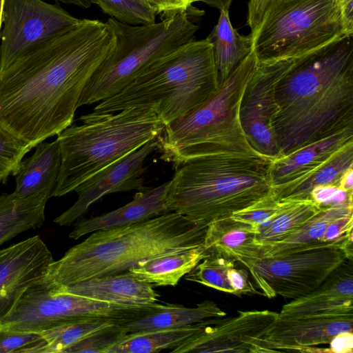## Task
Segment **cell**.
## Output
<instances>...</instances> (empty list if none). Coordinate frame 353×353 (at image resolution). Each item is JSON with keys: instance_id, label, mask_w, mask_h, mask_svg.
<instances>
[{"instance_id": "cell-1", "label": "cell", "mask_w": 353, "mask_h": 353, "mask_svg": "<svg viewBox=\"0 0 353 353\" xmlns=\"http://www.w3.org/2000/svg\"><path fill=\"white\" fill-rule=\"evenodd\" d=\"M115 45L107 22L80 19L0 70V127L32 150L71 125L83 90Z\"/></svg>"}, {"instance_id": "cell-2", "label": "cell", "mask_w": 353, "mask_h": 353, "mask_svg": "<svg viewBox=\"0 0 353 353\" xmlns=\"http://www.w3.org/2000/svg\"><path fill=\"white\" fill-rule=\"evenodd\" d=\"M274 103L278 157L353 126V35L295 58Z\"/></svg>"}, {"instance_id": "cell-3", "label": "cell", "mask_w": 353, "mask_h": 353, "mask_svg": "<svg viewBox=\"0 0 353 353\" xmlns=\"http://www.w3.org/2000/svg\"><path fill=\"white\" fill-rule=\"evenodd\" d=\"M207 227L170 212L134 224L95 231L53 261L36 283L54 288L127 272L150 258L203 244Z\"/></svg>"}, {"instance_id": "cell-4", "label": "cell", "mask_w": 353, "mask_h": 353, "mask_svg": "<svg viewBox=\"0 0 353 353\" xmlns=\"http://www.w3.org/2000/svg\"><path fill=\"white\" fill-rule=\"evenodd\" d=\"M272 160L261 154L221 153L187 161L175 167L166 205L200 224L230 216L272 192Z\"/></svg>"}, {"instance_id": "cell-5", "label": "cell", "mask_w": 353, "mask_h": 353, "mask_svg": "<svg viewBox=\"0 0 353 353\" xmlns=\"http://www.w3.org/2000/svg\"><path fill=\"white\" fill-rule=\"evenodd\" d=\"M219 86L212 45L207 39L193 40L157 60L90 113L144 105L152 108L166 126L201 104Z\"/></svg>"}, {"instance_id": "cell-6", "label": "cell", "mask_w": 353, "mask_h": 353, "mask_svg": "<svg viewBox=\"0 0 353 353\" xmlns=\"http://www.w3.org/2000/svg\"><path fill=\"white\" fill-rule=\"evenodd\" d=\"M83 124L59 134L61 165L51 196H62L118 159L156 139L165 125L150 107L134 106L114 113L82 115Z\"/></svg>"}, {"instance_id": "cell-7", "label": "cell", "mask_w": 353, "mask_h": 353, "mask_svg": "<svg viewBox=\"0 0 353 353\" xmlns=\"http://www.w3.org/2000/svg\"><path fill=\"white\" fill-rule=\"evenodd\" d=\"M256 65L251 52L212 96L166 125L157 138L161 159L176 167L216 154H261L250 145L239 119L242 95Z\"/></svg>"}, {"instance_id": "cell-8", "label": "cell", "mask_w": 353, "mask_h": 353, "mask_svg": "<svg viewBox=\"0 0 353 353\" xmlns=\"http://www.w3.org/2000/svg\"><path fill=\"white\" fill-rule=\"evenodd\" d=\"M204 13L191 5L163 14L159 22L137 26L109 18L115 45L85 84L78 108L115 95L157 60L193 41Z\"/></svg>"}, {"instance_id": "cell-9", "label": "cell", "mask_w": 353, "mask_h": 353, "mask_svg": "<svg viewBox=\"0 0 353 353\" xmlns=\"http://www.w3.org/2000/svg\"><path fill=\"white\" fill-rule=\"evenodd\" d=\"M251 34L258 62L296 58L347 35L336 0H274Z\"/></svg>"}, {"instance_id": "cell-10", "label": "cell", "mask_w": 353, "mask_h": 353, "mask_svg": "<svg viewBox=\"0 0 353 353\" xmlns=\"http://www.w3.org/2000/svg\"><path fill=\"white\" fill-rule=\"evenodd\" d=\"M161 305L158 303L141 306L111 304L54 292L35 283L0 319V330L40 333L70 321L92 317L108 318L125 323Z\"/></svg>"}, {"instance_id": "cell-11", "label": "cell", "mask_w": 353, "mask_h": 353, "mask_svg": "<svg viewBox=\"0 0 353 353\" xmlns=\"http://www.w3.org/2000/svg\"><path fill=\"white\" fill-rule=\"evenodd\" d=\"M352 254L328 247L261 257L250 274L263 296L295 299L314 290Z\"/></svg>"}, {"instance_id": "cell-12", "label": "cell", "mask_w": 353, "mask_h": 353, "mask_svg": "<svg viewBox=\"0 0 353 353\" xmlns=\"http://www.w3.org/2000/svg\"><path fill=\"white\" fill-rule=\"evenodd\" d=\"M58 4L43 0H4L0 32V70L37 43L77 23Z\"/></svg>"}, {"instance_id": "cell-13", "label": "cell", "mask_w": 353, "mask_h": 353, "mask_svg": "<svg viewBox=\"0 0 353 353\" xmlns=\"http://www.w3.org/2000/svg\"><path fill=\"white\" fill-rule=\"evenodd\" d=\"M294 59L257 61L241 100L239 119L248 142L255 151L273 160L279 156L272 127L275 87Z\"/></svg>"}, {"instance_id": "cell-14", "label": "cell", "mask_w": 353, "mask_h": 353, "mask_svg": "<svg viewBox=\"0 0 353 353\" xmlns=\"http://www.w3.org/2000/svg\"><path fill=\"white\" fill-rule=\"evenodd\" d=\"M238 313L225 319L205 320L195 334L170 352H262L264 335L279 312L263 310Z\"/></svg>"}, {"instance_id": "cell-15", "label": "cell", "mask_w": 353, "mask_h": 353, "mask_svg": "<svg viewBox=\"0 0 353 353\" xmlns=\"http://www.w3.org/2000/svg\"><path fill=\"white\" fill-rule=\"evenodd\" d=\"M158 149L157 138L89 177L75 188L78 198L74 203L56 217L54 222L61 226H70L105 195L144 189L142 176L145 172L144 162Z\"/></svg>"}, {"instance_id": "cell-16", "label": "cell", "mask_w": 353, "mask_h": 353, "mask_svg": "<svg viewBox=\"0 0 353 353\" xmlns=\"http://www.w3.org/2000/svg\"><path fill=\"white\" fill-rule=\"evenodd\" d=\"M353 332V314L279 316L264 335L263 352H331L316 347Z\"/></svg>"}, {"instance_id": "cell-17", "label": "cell", "mask_w": 353, "mask_h": 353, "mask_svg": "<svg viewBox=\"0 0 353 353\" xmlns=\"http://www.w3.org/2000/svg\"><path fill=\"white\" fill-rule=\"evenodd\" d=\"M353 201L321 206L295 233L261 248V257L336 247L352 252Z\"/></svg>"}, {"instance_id": "cell-18", "label": "cell", "mask_w": 353, "mask_h": 353, "mask_svg": "<svg viewBox=\"0 0 353 353\" xmlns=\"http://www.w3.org/2000/svg\"><path fill=\"white\" fill-rule=\"evenodd\" d=\"M53 261L51 252L38 235L0 250V319Z\"/></svg>"}, {"instance_id": "cell-19", "label": "cell", "mask_w": 353, "mask_h": 353, "mask_svg": "<svg viewBox=\"0 0 353 353\" xmlns=\"http://www.w3.org/2000/svg\"><path fill=\"white\" fill-rule=\"evenodd\" d=\"M353 314V262L347 259L310 293L283 305L279 316Z\"/></svg>"}, {"instance_id": "cell-20", "label": "cell", "mask_w": 353, "mask_h": 353, "mask_svg": "<svg viewBox=\"0 0 353 353\" xmlns=\"http://www.w3.org/2000/svg\"><path fill=\"white\" fill-rule=\"evenodd\" d=\"M50 289L111 304L130 306L152 305L157 303L159 296L152 284L137 278L128 271Z\"/></svg>"}, {"instance_id": "cell-21", "label": "cell", "mask_w": 353, "mask_h": 353, "mask_svg": "<svg viewBox=\"0 0 353 353\" xmlns=\"http://www.w3.org/2000/svg\"><path fill=\"white\" fill-rule=\"evenodd\" d=\"M168 186L169 181L145 188L135 194L132 201L115 210L77 221L69 237L77 240L95 231L131 225L170 212L166 205Z\"/></svg>"}, {"instance_id": "cell-22", "label": "cell", "mask_w": 353, "mask_h": 353, "mask_svg": "<svg viewBox=\"0 0 353 353\" xmlns=\"http://www.w3.org/2000/svg\"><path fill=\"white\" fill-rule=\"evenodd\" d=\"M353 141V126L310 143L272 160L270 175L272 188L296 181L323 163L333 153Z\"/></svg>"}, {"instance_id": "cell-23", "label": "cell", "mask_w": 353, "mask_h": 353, "mask_svg": "<svg viewBox=\"0 0 353 353\" xmlns=\"http://www.w3.org/2000/svg\"><path fill=\"white\" fill-rule=\"evenodd\" d=\"M255 234L253 225L228 216L208 225L203 244L209 254L240 262L250 274L261 258Z\"/></svg>"}, {"instance_id": "cell-24", "label": "cell", "mask_w": 353, "mask_h": 353, "mask_svg": "<svg viewBox=\"0 0 353 353\" xmlns=\"http://www.w3.org/2000/svg\"><path fill=\"white\" fill-rule=\"evenodd\" d=\"M61 165L59 143L42 141L35 146L32 156L21 161L14 191L21 197L39 193L50 194L54 190Z\"/></svg>"}, {"instance_id": "cell-25", "label": "cell", "mask_w": 353, "mask_h": 353, "mask_svg": "<svg viewBox=\"0 0 353 353\" xmlns=\"http://www.w3.org/2000/svg\"><path fill=\"white\" fill-rule=\"evenodd\" d=\"M352 167L353 141L339 149L323 163L303 178L288 184L274 187L272 192L277 200H312L311 193L315 188H339L342 176Z\"/></svg>"}, {"instance_id": "cell-26", "label": "cell", "mask_w": 353, "mask_h": 353, "mask_svg": "<svg viewBox=\"0 0 353 353\" xmlns=\"http://www.w3.org/2000/svg\"><path fill=\"white\" fill-rule=\"evenodd\" d=\"M209 253L203 244L157 256L138 263L128 271L153 286H175Z\"/></svg>"}, {"instance_id": "cell-27", "label": "cell", "mask_w": 353, "mask_h": 353, "mask_svg": "<svg viewBox=\"0 0 353 353\" xmlns=\"http://www.w3.org/2000/svg\"><path fill=\"white\" fill-rule=\"evenodd\" d=\"M50 194L42 192L26 197L16 193L0 195V245L18 234L40 228Z\"/></svg>"}, {"instance_id": "cell-28", "label": "cell", "mask_w": 353, "mask_h": 353, "mask_svg": "<svg viewBox=\"0 0 353 353\" xmlns=\"http://www.w3.org/2000/svg\"><path fill=\"white\" fill-rule=\"evenodd\" d=\"M226 315L218 305L205 300L189 307L181 305L166 304L137 319L123 324L127 333L145 330L168 329L194 324L212 318Z\"/></svg>"}, {"instance_id": "cell-29", "label": "cell", "mask_w": 353, "mask_h": 353, "mask_svg": "<svg viewBox=\"0 0 353 353\" xmlns=\"http://www.w3.org/2000/svg\"><path fill=\"white\" fill-rule=\"evenodd\" d=\"M206 39L212 45L220 84L252 52V34H240L230 22L228 10H221L217 23Z\"/></svg>"}, {"instance_id": "cell-30", "label": "cell", "mask_w": 353, "mask_h": 353, "mask_svg": "<svg viewBox=\"0 0 353 353\" xmlns=\"http://www.w3.org/2000/svg\"><path fill=\"white\" fill-rule=\"evenodd\" d=\"M281 210L265 223L254 226L255 239L261 248L284 240L316 215L321 206L313 200H283Z\"/></svg>"}, {"instance_id": "cell-31", "label": "cell", "mask_w": 353, "mask_h": 353, "mask_svg": "<svg viewBox=\"0 0 353 353\" xmlns=\"http://www.w3.org/2000/svg\"><path fill=\"white\" fill-rule=\"evenodd\" d=\"M204 321L179 327L129 332L105 353H154L165 350L170 352L195 334Z\"/></svg>"}, {"instance_id": "cell-32", "label": "cell", "mask_w": 353, "mask_h": 353, "mask_svg": "<svg viewBox=\"0 0 353 353\" xmlns=\"http://www.w3.org/2000/svg\"><path fill=\"white\" fill-rule=\"evenodd\" d=\"M108 318H83L70 321L40 332L46 341L43 353H63L68 347L105 327L123 324Z\"/></svg>"}, {"instance_id": "cell-33", "label": "cell", "mask_w": 353, "mask_h": 353, "mask_svg": "<svg viewBox=\"0 0 353 353\" xmlns=\"http://www.w3.org/2000/svg\"><path fill=\"white\" fill-rule=\"evenodd\" d=\"M235 261L215 254H210L184 276L185 280L196 282L217 290L234 294L228 279V270Z\"/></svg>"}, {"instance_id": "cell-34", "label": "cell", "mask_w": 353, "mask_h": 353, "mask_svg": "<svg viewBox=\"0 0 353 353\" xmlns=\"http://www.w3.org/2000/svg\"><path fill=\"white\" fill-rule=\"evenodd\" d=\"M110 18L132 26L156 22L158 12L144 0H92Z\"/></svg>"}, {"instance_id": "cell-35", "label": "cell", "mask_w": 353, "mask_h": 353, "mask_svg": "<svg viewBox=\"0 0 353 353\" xmlns=\"http://www.w3.org/2000/svg\"><path fill=\"white\" fill-rule=\"evenodd\" d=\"M30 148L0 127V183L15 176L21 161Z\"/></svg>"}, {"instance_id": "cell-36", "label": "cell", "mask_w": 353, "mask_h": 353, "mask_svg": "<svg viewBox=\"0 0 353 353\" xmlns=\"http://www.w3.org/2000/svg\"><path fill=\"white\" fill-rule=\"evenodd\" d=\"M126 334L123 324H115L90 334L65 349L63 353H105Z\"/></svg>"}, {"instance_id": "cell-37", "label": "cell", "mask_w": 353, "mask_h": 353, "mask_svg": "<svg viewBox=\"0 0 353 353\" xmlns=\"http://www.w3.org/2000/svg\"><path fill=\"white\" fill-rule=\"evenodd\" d=\"M45 346L40 333L0 330V353H43Z\"/></svg>"}, {"instance_id": "cell-38", "label": "cell", "mask_w": 353, "mask_h": 353, "mask_svg": "<svg viewBox=\"0 0 353 353\" xmlns=\"http://www.w3.org/2000/svg\"><path fill=\"white\" fill-rule=\"evenodd\" d=\"M284 201L277 200L272 192L250 205L236 212L231 218L253 226L261 225L279 212L283 208Z\"/></svg>"}, {"instance_id": "cell-39", "label": "cell", "mask_w": 353, "mask_h": 353, "mask_svg": "<svg viewBox=\"0 0 353 353\" xmlns=\"http://www.w3.org/2000/svg\"><path fill=\"white\" fill-rule=\"evenodd\" d=\"M249 272L245 269L231 268L228 272V279L234 291L238 296L242 295H262L260 290L249 280ZM263 296V295H262Z\"/></svg>"}, {"instance_id": "cell-40", "label": "cell", "mask_w": 353, "mask_h": 353, "mask_svg": "<svg viewBox=\"0 0 353 353\" xmlns=\"http://www.w3.org/2000/svg\"><path fill=\"white\" fill-rule=\"evenodd\" d=\"M274 0H250L247 23L251 29V33L258 28L266 10Z\"/></svg>"}, {"instance_id": "cell-41", "label": "cell", "mask_w": 353, "mask_h": 353, "mask_svg": "<svg viewBox=\"0 0 353 353\" xmlns=\"http://www.w3.org/2000/svg\"><path fill=\"white\" fill-rule=\"evenodd\" d=\"M158 14H165L170 12L183 10L188 8L193 2L192 0H144Z\"/></svg>"}, {"instance_id": "cell-42", "label": "cell", "mask_w": 353, "mask_h": 353, "mask_svg": "<svg viewBox=\"0 0 353 353\" xmlns=\"http://www.w3.org/2000/svg\"><path fill=\"white\" fill-rule=\"evenodd\" d=\"M332 353H352L353 349V332H345L334 336L330 342Z\"/></svg>"}, {"instance_id": "cell-43", "label": "cell", "mask_w": 353, "mask_h": 353, "mask_svg": "<svg viewBox=\"0 0 353 353\" xmlns=\"http://www.w3.org/2000/svg\"><path fill=\"white\" fill-rule=\"evenodd\" d=\"M340 8L345 34L353 35V0H336Z\"/></svg>"}, {"instance_id": "cell-44", "label": "cell", "mask_w": 353, "mask_h": 353, "mask_svg": "<svg viewBox=\"0 0 353 353\" xmlns=\"http://www.w3.org/2000/svg\"><path fill=\"white\" fill-rule=\"evenodd\" d=\"M339 189L345 192H353V167L346 170L342 176Z\"/></svg>"}, {"instance_id": "cell-45", "label": "cell", "mask_w": 353, "mask_h": 353, "mask_svg": "<svg viewBox=\"0 0 353 353\" xmlns=\"http://www.w3.org/2000/svg\"><path fill=\"white\" fill-rule=\"evenodd\" d=\"M232 0H192V2H203L220 10H228Z\"/></svg>"}, {"instance_id": "cell-46", "label": "cell", "mask_w": 353, "mask_h": 353, "mask_svg": "<svg viewBox=\"0 0 353 353\" xmlns=\"http://www.w3.org/2000/svg\"><path fill=\"white\" fill-rule=\"evenodd\" d=\"M63 3L72 4L83 8H88L93 4L92 0H55Z\"/></svg>"}, {"instance_id": "cell-47", "label": "cell", "mask_w": 353, "mask_h": 353, "mask_svg": "<svg viewBox=\"0 0 353 353\" xmlns=\"http://www.w3.org/2000/svg\"><path fill=\"white\" fill-rule=\"evenodd\" d=\"M3 4H4V0H0V32H1V25H2Z\"/></svg>"}]
</instances>
